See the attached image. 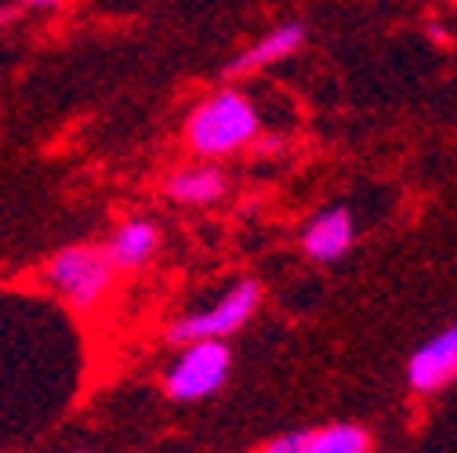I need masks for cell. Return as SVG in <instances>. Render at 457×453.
Listing matches in <instances>:
<instances>
[{"label": "cell", "mask_w": 457, "mask_h": 453, "mask_svg": "<svg viewBox=\"0 0 457 453\" xmlns=\"http://www.w3.org/2000/svg\"><path fill=\"white\" fill-rule=\"evenodd\" d=\"M8 15H12L8 8H0V26H4V22H8Z\"/></svg>", "instance_id": "5bb4252c"}, {"label": "cell", "mask_w": 457, "mask_h": 453, "mask_svg": "<svg viewBox=\"0 0 457 453\" xmlns=\"http://www.w3.org/2000/svg\"><path fill=\"white\" fill-rule=\"evenodd\" d=\"M228 370H233V352L225 342H214V337L211 342H189L182 345L179 359L167 367L163 391L175 403H196L225 384Z\"/></svg>", "instance_id": "3957f363"}, {"label": "cell", "mask_w": 457, "mask_h": 453, "mask_svg": "<svg viewBox=\"0 0 457 453\" xmlns=\"http://www.w3.org/2000/svg\"><path fill=\"white\" fill-rule=\"evenodd\" d=\"M15 4H26V8H59L66 0H15Z\"/></svg>", "instance_id": "8fae6325"}, {"label": "cell", "mask_w": 457, "mask_h": 453, "mask_svg": "<svg viewBox=\"0 0 457 453\" xmlns=\"http://www.w3.org/2000/svg\"><path fill=\"white\" fill-rule=\"evenodd\" d=\"M262 305V283L254 279H240L233 291H225L218 298L214 309L207 312H193V316H182L179 323H170L167 330V342L170 345H189V342H225L228 334H237Z\"/></svg>", "instance_id": "277c9868"}, {"label": "cell", "mask_w": 457, "mask_h": 453, "mask_svg": "<svg viewBox=\"0 0 457 453\" xmlns=\"http://www.w3.org/2000/svg\"><path fill=\"white\" fill-rule=\"evenodd\" d=\"M225 189H228V178L214 163H196V167H186V171L167 178V196L179 203H189V207H207V203L221 200Z\"/></svg>", "instance_id": "30bf717a"}, {"label": "cell", "mask_w": 457, "mask_h": 453, "mask_svg": "<svg viewBox=\"0 0 457 453\" xmlns=\"http://www.w3.org/2000/svg\"><path fill=\"white\" fill-rule=\"evenodd\" d=\"M428 33H432L439 44H446V29H443V26H428Z\"/></svg>", "instance_id": "4fadbf2b"}, {"label": "cell", "mask_w": 457, "mask_h": 453, "mask_svg": "<svg viewBox=\"0 0 457 453\" xmlns=\"http://www.w3.org/2000/svg\"><path fill=\"white\" fill-rule=\"evenodd\" d=\"M450 381H457V323L439 330L407 363V384L421 395H432Z\"/></svg>", "instance_id": "5b68a950"}, {"label": "cell", "mask_w": 457, "mask_h": 453, "mask_svg": "<svg viewBox=\"0 0 457 453\" xmlns=\"http://www.w3.org/2000/svg\"><path fill=\"white\" fill-rule=\"evenodd\" d=\"M262 124H258V109L244 91L221 87L207 95L186 120V145L196 156H233L247 145H254Z\"/></svg>", "instance_id": "6da1fadb"}, {"label": "cell", "mask_w": 457, "mask_h": 453, "mask_svg": "<svg viewBox=\"0 0 457 453\" xmlns=\"http://www.w3.org/2000/svg\"><path fill=\"white\" fill-rule=\"evenodd\" d=\"M356 243V221L345 207H330L316 214L302 229V247L312 261H337L341 254H349Z\"/></svg>", "instance_id": "52a82bcc"}, {"label": "cell", "mask_w": 457, "mask_h": 453, "mask_svg": "<svg viewBox=\"0 0 457 453\" xmlns=\"http://www.w3.org/2000/svg\"><path fill=\"white\" fill-rule=\"evenodd\" d=\"M156 251H160V229L145 218H131V221L117 225L105 243V254L117 265V272H135V268L149 265Z\"/></svg>", "instance_id": "ba28073f"}, {"label": "cell", "mask_w": 457, "mask_h": 453, "mask_svg": "<svg viewBox=\"0 0 457 453\" xmlns=\"http://www.w3.org/2000/svg\"><path fill=\"white\" fill-rule=\"evenodd\" d=\"M262 453H370V435L360 424H323L272 439Z\"/></svg>", "instance_id": "8992f818"}, {"label": "cell", "mask_w": 457, "mask_h": 453, "mask_svg": "<svg viewBox=\"0 0 457 453\" xmlns=\"http://www.w3.org/2000/svg\"><path fill=\"white\" fill-rule=\"evenodd\" d=\"M302 40H305V26H302V22H283V26H276L272 33H265L262 40H254L244 54H237V59L225 66V73H228V77H244V73L265 70V66H272V62H283L287 54H295V51L302 47Z\"/></svg>", "instance_id": "9c48e42d"}, {"label": "cell", "mask_w": 457, "mask_h": 453, "mask_svg": "<svg viewBox=\"0 0 457 453\" xmlns=\"http://www.w3.org/2000/svg\"><path fill=\"white\" fill-rule=\"evenodd\" d=\"M40 279L54 298H62L80 312H91L109 298L117 265L109 261L105 247L98 243H70L44 261Z\"/></svg>", "instance_id": "7a4b0ae2"}, {"label": "cell", "mask_w": 457, "mask_h": 453, "mask_svg": "<svg viewBox=\"0 0 457 453\" xmlns=\"http://www.w3.org/2000/svg\"><path fill=\"white\" fill-rule=\"evenodd\" d=\"M276 149H279V138H269V142L258 145V152H276Z\"/></svg>", "instance_id": "7c38bea8"}]
</instances>
